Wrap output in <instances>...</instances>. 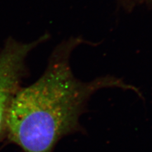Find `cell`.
I'll list each match as a JSON object with an SVG mask.
<instances>
[{"label":"cell","instance_id":"1","mask_svg":"<svg viewBox=\"0 0 152 152\" xmlns=\"http://www.w3.org/2000/svg\"><path fill=\"white\" fill-rule=\"evenodd\" d=\"M80 38H70L57 46L46 69L36 82L17 91L10 109L6 136L24 152H53L64 137L83 132L80 118L92 95L98 90L117 88L140 90L115 76L82 81L75 77L70 55Z\"/></svg>","mask_w":152,"mask_h":152},{"label":"cell","instance_id":"2","mask_svg":"<svg viewBox=\"0 0 152 152\" xmlns=\"http://www.w3.org/2000/svg\"><path fill=\"white\" fill-rule=\"evenodd\" d=\"M47 38L48 35H44L35 41L23 43L9 37L0 51V140L6 136L9 111L20 88L26 58L32 49Z\"/></svg>","mask_w":152,"mask_h":152}]
</instances>
